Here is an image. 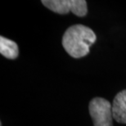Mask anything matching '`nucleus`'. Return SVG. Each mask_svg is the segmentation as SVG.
<instances>
[{
  "label": "nucleus",
  "instance_id": "3",
  "mask_svg": "<svg viewBox=\"0 0 126 126\" xmlns=\"http://www.w3.org/2000/svg\"><path fill=\"white\" fill-rule=\"evenodd\" d=\"M42 3L52 12L58 14H67L71 12L77 16H85L88 13L85 0H43Z\"/></svg>",
  "mask_w": 126,
  "mask_h": 126
},
{
  "label": "nucleus",
  "instance_id": "1",
  "mask_svg": "<svg viewBox=\"0 0 126 126\" xmlns=\"http://www.w3.org/2000/svg\"><path fill=\"white\" fill-rule=\"evenodd\" d=\"M97 40L95 33L84 25H74L69 27L62 36V46L74 58H81L89 53V48Z\"/></svg>",
  "mask_w": 126,
  "mask_h": 126
},
{
  "label": "nucleus",
  "instance_id": "4",
  "mask_svg": "<svg viewBox=\"0 0 126 126\" xmlns=\"http://www.w3.org/2000/svg\"><path fill=\"white\" fill-rule=\"evenodd\" d=\"M112 114L115 121L126 124V89L115 95L112 102Z\"/></svg>",
  "mask_w": 126,
  "mask_h": 126
},
{
  "label": "nucleus",
  "instance_id": "2",
  "mask_svg": "<svg viewBox=\"0 0 126 126\" xmlns=\"http://www.w3.org/2000/svg\"><path fill=\"white\" fill-rule=\"evenodd\" d=\"M89 110L94 126H113L112 104L102 97H95L90 101Z\"/></svg>",
  "mask_w": 126,
  "mask_h": 126
},
{
  "label": "nucleus",
  "instance_id": "5",
  "mask_svg": "<svg viewBox=\"0 0 126 126\" xmlns=\"http://www.w3.org/2000/svg\"><path fill=\"white\" fill-rule=\"evenodd\" d=\"M0 53L6 58L16 59L18 57L19 49L16 43L3 36L0 37Z\"/></svg>",
  "mask_w": 126,
  "mask_h": 126
}]
</instances>
